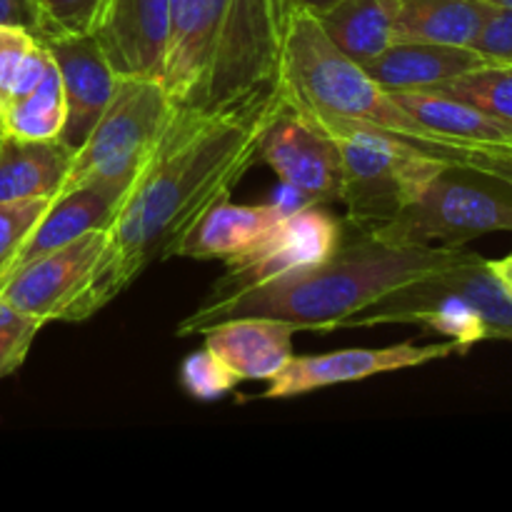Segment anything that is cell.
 I'll return each instance as SVG.
<instances>
[{"instance_id": "obj_29", "label": "cell", "mask_w": 512, "mask_h": 512, "mask_svg": "<svg viewBox=\"0 0 512 512\" xmlns=\"http://www.w3.org/2000/svg\"><path fill=\"white\" fill-rule=\"evenodd\" d=\"M470 48L493 65H512V8L490 5L485 23Z\"/></svg>"}, {"instance_id": "obj_10", "label": "cell", "mask_w": 512, "mask_h": 512, "mask_svg": "<svg viewBox=\"0 0 512 512\" xmlns=\"http://www.w3.org/2000/svg\"><path fill=\"white\" fill-rule=\"evenodd\" d=\"M455 353L465 355L463 345L448 338L445 343L435 345H415L413 340H405V343L385 345V348H350L325 355H293L288 365L268 380V390L263 393V398H295V395L313 393V390L330 388V385L358 383V380L373 378V375L423 368V365L450 358Z\"/></svg>"}, {"instance_id": "obj_6", "label": "cell", "mask_w": 512, "mask_h": 512, "mask_svg": "<svg viewBox=\"0 0 512 512\" xmlns=\"http://www.w3.org/2000/svg\"><path fill=\"white\" fill-rule=\"evenodd\" d=\"M400 245L463 248L490 233H512V185L493 175L445 165L415 203L368 230Z\"/></svg>"}, {"instance_id": "obj_26", "label": "cell", "mask_w": 512, "mask_h": 512, "mask_svg": "<svg viewBox=\"0 0 512 512\" xmlns=\"http://www.w3.org/2000/svg\"><path fill=\"white\" fill-rule=\"evenodd\" d=\"M238 383L240 380L225 368L223 360L210 353L205 345L198 353L188 355L183 365H180V385L195 400H205V403L220 400L228 393H233Z\"/></svg>"}, {"instance_id": "obj_15", "label": "cell", "mask_w": 512, "mask_h": 512, "mask_svg": "<svg viewBox=\"0 0 512 512\" xmlns=\"http://www.w3.org/2000/svg\"><path fill=\"white\" fill-rule=\"evenodd\" d=\"M295 330L288 323L263 315H245L215 323L203 333L205 348L218 355L225 368L243 380H270L293 358Z\"/></svg>"}, {"instance_id": "obj_33", "label": "cell", "mask_w": 512, "mask_h": 512, "mask_svg": "<svg viewBox=\"0 0 512 512\" xmlns=\"http://www.w3.org/2000/svg\"><path fill=\"white\" fill-rule=\"evenodd\" d=\"M338 3V0H293L295 8H303V10H310V13H323V10H328L330 5Z\"/></svg>"}, {"instance_id": "obj_24", "label": "cell", "mask_w": 512, "mask_h": 512, "mask_svg": "<svg viewBox=\"0 0 512 512\" xmlns=\"http://www.w3.org/2000/svg\"><path fill=\"white\" fill-rule=\"evenodd\" d=\"M425 90H438L512 125V65H483Z\"/></svg>"}, {"instance_id": "obj_9", "label": "cell", "mask_w": 512, "mask_h": 512, "mask_svg": "<svg viewBox=\"0 0 512 512\" xmlns=\"http://www.w3.org/2000/svg\"><path fill=\"white\" fill-rule=\"evenodd\" d=\"M258 158L265 160L280 183L303 203H335L340 190V155L328 133L300 110L280 105L260 135Z\"/></svg>"}, {"instance_id": "obj_4", "label": "cell", "mask_w": 512, "mask_h": 512, "mask_svg": "<svg viewBox=\"0 0 512 512\" xmlns=\"http://www.w3.org/2000/svg\"><path fill=\"white\" fill-rule=\"evenodd\" d=\"M378 325H420L463 345L512 340V295L490 260L465 250L455 263L390 290L373 305L343 320L340 330Z\"/></svg>"}, {"instance_id": "obj_23", "label": "cell", "mask_w": 512, "mask_h": 512, "mask_svg": "<svg viewBox=\"0 0 512 512\" xmlns=\"http://www.w3.org/2000/svg\"><path fill=\"white\" fill-rule=\"evenodd\" d=\"M48 65L50 53L30 30L0 25V105L33 90Z\"/></svg>"}, {"instance_id": "obj_30", "label": "cell", "mask_w": 512, "mask_h": 512, "mask_svg": "<svg viewBox=\"0 0 512 512\" xmlns=\"http://www.w3.org/2000/svg\"><path fill=\"white\" fill-rule=\"evenodd\" d=\"M0 25L40 33V10L35 0H0Z\"/></svg>"}, {"instance_id": "obj_32", "label": "cell", "mask_w": 512, "mask_h": 512, "mask_svg": "<svg viewBox=\"0 0 512 512\" xmlns=\"http://www.w3.org/2000/svg\"><path fill=\"white\" fill-rule=\"evenodd\" d=\"M490 268H493V273L498 275L500 283L508 288V293L512 295V253L508 258H500V260H490Z\"/></svg>"}, {"instance_id": "obj_21", "label": "cell", "mask_w": 512, "mask_h": 512, "mask_svg": "<svg viewBox=\"0 0 512 512\" xmlns=\"http://www.w3.org/2000/svg\"><path fill=\"white\" fill-rule=\"evenodd\" d=\"M393 98L425 128L448 140L470 145H495L512 140V125L438 90H390Z\"/></svg>"}, {"instance_id": "obj_3", "label": "cell", "mask_w": 512, "mask_h": 512, "mask_svg": "<svg viewBox=\"0 0 512 512\" xmlns=\"http://www.w3.org/2000/svg\"><path fill=\"white\" fill-rule=\"evenodd\" d=\"M355 233L353 240L343 238L338 250L323 263L223 298L205 295L198 308L180 320L175 335H203L215 323L245 315L283 320L295 333H335L343 320L390 290L445 268L465 253V248L400 245L363 230Z\"/></svg>"}, {"instance_id": "obj_36", "label": "cell", "mask_w": 512, "mask_h": 512, "mask_svg": "<svg viewBox=\"0 0 512 512\" xmlns=\"http://www.w3.org/2000/svg\"><path fill=\"white\" fill-rule=\"evenodd\" d=\"M0 110H3V105H0Z\"/></svg>"}, {"instance_id": "obj_7", "label": "cell", "mask_w": 512, "mask_h": 512, "mask_svg": "<svg viewBox=\"0 0 512 512\" xmlns=\"http://www.w3.org/2000/svg\"><path fill=\"white\" fill-rule=\"evenodd\" d=\"M173 115L168 90L158 78L118 75L103 115L75 148L60 193L98 180H133L155 153Z\"/></svg>"}, {"instance_id": "obj_28", "label": "cell", "mask_w": 512, "mask_h": 512, "mask_svg": "<svg viewBox=\"0 0 512 512\" xmlns=\"http://www.w3.org/2000/svg\"><path fill=\"white\" fill-rule=\"evenodd\" d=\"M103 3L105 0H35L40 10V33L35 38L93 33Z\"/></svg>"}, {"instance_id": "obj_35", "label": "cell", "mask_w": 512, "mask_h": 512, "mask_svg": "<svg viewBox=\"0 0 512 512\" xmlns=\"http://www.w3.org/2000/svg\"><path fill=\"white\" fill-rule=\"evenodd\" d=\"M3 138H5V133H3V128H0V143H3Z\"/></svg>"}, {"instance_id": "obj_2", "label": "cell", "mask_w": 512, "mask_h": 512, "mask_svg": "<svg viewBox=\"0 0 512 512\" xmlns=\"http://www.w3.org/2000/svg\"><path fill=\"white\" fill-rule=\"evenodd\" d=\"M293 0H170L163 88L175 110L245 108L278 88Z\"/></svg>"}, {"instance_id": "obj_12", "label": "cell", "mask_w": 512, "mask_h": 512, "mask_svg": "<svg viewBox=\"0 0 512 512\" xmlns=\"http://www.w3.org/2000/svg\"><path fill=\"white\" fill-rule=\"evenodd\" d=\"M170 0H105L93 35L118 75L163 78Z\"/></svg>"}, {"instance_id": "obj_17", "label": "cell", "mask_w": 512, "mask_h": 512, "mask_svg": "<svg viewBox=\"0 0 512 512\" xmlns=\"http://www.w3.org/2000/svg\"><path fill=\"white\" fill-rule=\"evenodd\" d=\"M490 65L473 48L443 43H393L363 65L385 90H425Z\"/></svg>"}, {"instance_id": "obj_13", "label": "cell", "mask_w": 512, "mask_h": 512, "mask_svg": "<svg viewBox=\"0 0 512 512\" xmlns=\"http://www.w3.org/2000/svg\"><path fill=\"white\" fill-rule=\"evenodd\" d=\"M63 78L68 120L60 138L78 148L113 98L118 73L93 33L38 38Z\"/></svg>"}, {"instance_id": "obj_18", "label": "cell", "mask_w": 512, "mask_h": 512, "mask_svg": "<svg viewBox=\"0 0 512 512\" xmlns=\"http://www.w3.org/2000/svg\"><path fill=\"white\" fill-rule=\"evenodd\" d=\"M73 155L75 148L63 138L20 140L5 135L0 143V203L53 200L63 188Z\"/></svg>"}, {"instance_id": "obj_22", "label": "cell", "mask_w": 512, "mask_h": 512, "mask_svg": "<svg viewBox=\"0 0 512 512\" xmlns=\"http://www.w3.org/2000/svg\"><path fill=\"white\" fill-rule=\"evenodd\" d=\"M68 120V103L60 70L50 58L43 80L20 98L3 103L0 128L20 140H55L63 135Z\"/></svg>"}, {"instance_id": "obj_19", "label": "cell", "mask_w": 512, "mask_h": 512, "mask_svg": "<svg viewBox=\"0 0 512 512\" xmlns=\"http://www.w3.org/2000/svg\"><path fill=\"white\" fill-rule=\"evenodd\" d=\"M485 0H398L395 43H443L470 48L485 23Z\"/></svg>"}, {"instance_id": "obj_16", "label": "cell", "mask_w": 512, "mask_h": 512, "mask_svg": "<svg viewBox=\"0 0 512 512\" xmlns=\"http://www.w3.org/2000/svg\"><path fill=\"white\" fill-rule=\"evenodd\" d=\"M290 210L295 208H285L280 200L263 205H235L225 198L190 228V233L180 240L175 255L195 260H223L225 265L235 263L255 245L263 243Z\"/></svg>"}, {"instance_id": "obj_25", "label": "cell", "mask_w": 512, "mask_h": 512, "mask_svg": "<svg viewBox=\"0 0 512 512\" xmlns=\"http://www.w3.org/2000/svg\"><path fill=\"white\" fill-rule=\"evenodd\" d=\"M48 198H28L0 203V283L13 268L15 255L20 253L25 240L30 238L33 228L43 213L48 210Z\"/></svg>"}, {"instance_id": "obj_34", "label": "cell", "mask_w": 512, "mask_h": 512, "mask_svg": "<svg viewBox=\"0 0 512 512\" xmlns=\"http://www.w3.org/2000/svg\"><path fill=\"white\" fill-rule=\"evenodd\" d=\"M490 5H500V8H512V0H485Z\"/></svg>"}, {"instance_id": "obj_20", "label": "cell", "mask_w": 512, "mask_h": 512, "mask_svg": "<svg viewBox=\"0 0 512 512\" xmlns=\"http://www.w3.org/2000/svg\"><path fill=\"white\" fill-rule=\"evenodd\" d=\"M395 13L398 0H338L315 18L335 48L365 65L395 43Z\"/></svg>"}, {"instance_id": "obj_8", "label": "cell", "mask_w": 512, "mask_h": 512, "mask_svg": "<svg viewBox=\"0 0 512 512\" xmlns=\"http://www.w3.org/2000/svg\"><path fill=\"white\" fill-rule=\"evenodd\" d=\"M343 243V223L320 203H303L285 213L278 228L250 253L225 265V275L213 285L208 298L240 293L255 285L310 268L338 250Z\"/></svg>"}, {"instance_id": "obj_5", "label": "cell", "mask_w": 512, "mask_h": 512, "mask_svg": "<svg viewBox=\"0 0 512 512\" xmlns=\"http://www.w3.org/2000/svg\"><path fill=\"white\" fill-rule=\"evenodd\" d=\"M303 115L328 133L338 148V200L345 205L348 223L363 233L380 228L403 213L445 168L440 160L415 153L408 145H400L398 140L375 130L345 120Z\"/></svg>"}, {"instance_id": "obj_1", "label": "cell", "mask_w": 512, "mask_h": 512, "mask_svg": "<svg viewBox=\"0 0 512 512\" xmlns=\"http://www.w3.org/2000/svg\"><path fill=\"white\" fill-rule=\"evenodd\" d=\"M280 105L278 88L245 108L200 115L175 110L163 140L135 175L108 225V243L90 285L65 323H80L113 303L135 278L170 258L180 240L258 160L260 135Z\"/></svg>"}, {"instance_id": "obj_14", "label": "cell", "mask_w": 512, "mask_h": 512, "mask_svg": "<svg viewBox=\"0 0 512 512\" xmlns=\"http://www.w3.org/2000/svg\"><path fill=\"white\" fill-rule=\"evenodd\" d=\"M133 180H98V183L80 185V188L68 190V193L55 195L43 218L38 220V225L30 233V238L25 240L20 253L15 255L10 273L23 268L25 263L35 260L38 255L50 253V250L90 233V230H108Z\"/></svg>"}, {"instance_id": "obj_27", "label": "cell", "mask_w": 512, "mask_h": 512, "mask_svg": "<svg viewBox=\"0 0 512 512\" xmlns=\"http://www.w3.org/2000/svg\"><path fill=\"white\" fill-rule=\"evenodd\" d=\"M43 325V320L23 313L0 298V378H8L20 370Z\"/></svg>"}, {"instance_id": "obj_11", "label": "cell", "mask_w": 512, "mask_h": 512, "mask_svg": "<svg viewBox=\"0 0 512 512\" xmlns=\"http://www.w3.org/2000/svg\"><path fill=\"white\" fill-rule=\"evenodd\" d=\"M105 243L108 230H90L50 253L38 255L0 283V298L43 323L65 320L90 285Z\"/></svg>"}, {"instance_id": "obj_31", "label": "cell", "mask_w": 512, "mask_h": 512, "mask_svg": "<svg viewBox=\"0 0 512 512\" xmlns=\"http://www.w3.org/2000/svg\"><path fill=\"white\" fill-rule=\"evenodd\" d=\"M478 173L493 175V178L505 180V183L512 185V140H508V143L485 145L483 163H480Z\"/></svg>"}]
</instances>
